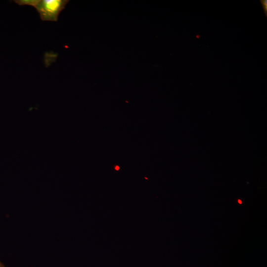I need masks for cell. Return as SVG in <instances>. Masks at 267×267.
Returning a JSON list of instances; mask_svg holds the SVG:
<instances>
[{
	"mask_svg": "<svg viewBox=\"0 0 267 267\" xmlns=\"http://www.w3.org/2000/svg\"><path fill=\"white\" fill-rule=\"evenodd\" d=\"M261 3L263 4V7H264L265 11L266 10V14H267V0H262Z\"/></svg>",
	"mask_w": 267,
	"mask_h": 267,
	"instance_id": "cell-3",
	"label": "cell"
},
{
	"mask_svg": "<svg viewBox=\"0 0 267 267\" xmlns=\"http://www.w3.org/2000/svg\"><path fill=\"white\" fill-rule=\"evenodd\" d=\"M0 267H5L0 262Z\"/></svg>",
	"mask_w": 267,
	"mask_h": 267,
	"instance_id": "cell-5",
	"label": "cell"
},
{
	"mask_svg": "<svg viewBox=\"0 0 267 267\" xmlns=\"http://www.w3.org/2000/svg\"><path fill=\"white\" fill-rule=\"evenodd\" d=\"M119 166H116V167H115V169H116V170H119Z\"/></svg>",
	"mask_w": 267,
	"mask_h": 267,
	"instance_id": "cell-4",
	"label": "cell"
},
{
	"mask_svg": "<svg viewBox=\"0 0 267 267\" xmlns=\"http://www.w3.org/2000/svg\"><path fill=\"white\" fill-rule=\"evenodd\" d=\"M68 2L67 0H38L34 7L42 20L57 21L60 13Z\"/></svg>",
	"mask_w": 267,
	"mask_h": 267,
	"instance_id": "cell-1",
	"label": "cell"
},
{
	"mask_svg": "<svg viewBox=\"0 0 267 267\" xmlns=\"http://www.w3.org/2000/svg\"><path fill=\"white\" fill-rule=\"evenodd\" d=\"M14 1L20 6L29 5L34 7L38 0H16Z\"/></svg>",
	"mask_w": 267,
	"mask_h": 267,
	"instance_id": "cell-2",
	"label": "cell"
},
{
	"mask_svg": "<svg viewBox=\"0 0 267 267\" xmlns=\"http://www.w3.org/2000/svg\"><path fill=\"white\" fill-rule=\"evenodd\" d=\"M238 203H240V204H241V203H242V202H241V200H238Z\"/></svg>",
	"mask_w": 267,
	"mask_h": 267,
	"instance_id": "cell-6",
	"label": "cell"
}]
</instances>
